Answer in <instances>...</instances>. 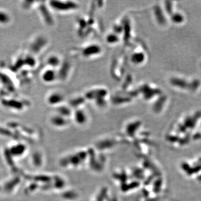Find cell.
Instances as JSON below:
<instances>
[{
	"label": "cell",
	"mask_w": 201,
	"mask_h": 201,
	"mask_svg": "<svg viewBox=\"0 0 201 201\" xmlns=\"http://www.w3.org/2000/svg\"><path fill=\"white\" fill-rule=\"evenodd\" d=\"M56 73L53 70H47L42 74V79L45 82H51L56 79Z\"/></svg>",
	"instance_id": "6da1fadb"
}]
</instances>
